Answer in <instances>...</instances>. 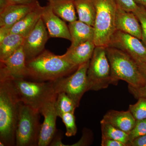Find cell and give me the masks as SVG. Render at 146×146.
<instances>
[{
    "mask_svg": "<svg viewBox=\"0 0 146 146\" xmlns=\"http://www.w3.org/2000/svg\"><path fill=\"white\" fill-rule=\"evenodd\" d=\"M26 63L27 78L37 82L55 81L71 74L78 68L63 54L58 55L46 50Z\"/></svg>",
    "mask_w": 146,
    "mask_h": 146,
    "instance_id": "obj_1",
    "label": "cell"
},
{
    "mask_svg": "<svg viewBox=\"0 0 146 146\" xmlns=\"http://www.w3.org/2000/svg\"><path fill=\"white\" fill-rule=\"evenodd\" d=\"M20 101L12 80H0V146H16Z\"/></svg>",
    "mask_w": 146,
    "mask_h": 146,
    "instance_id": "obj_2",
    "label": "cell"
},
{
    "mask_svg": "<svg viewBox=\"0 0 146 146\" xmlns=\"http://www.w3.org/2000/svg\"><path fill=\"white\" fill-rule=\"evenodd\" d=\"M106 50L111 68V84L117 85L122 80L129 86L138 88L145 84V78L130 56L113 47H106Z\"/></svg>",
    "mask_w": 146,
    "mask_h": 146,
    "instance_id": "obj_3",
    "label": "cell"
},
{
    "mask_svg": "<svg viewBox=\"0 0 146 146\" xmlns=\"http://www.w3.org/2000/svg\"><path fill=\"white\" fill-rule=\"evenodd\" d=\"M12 82L20 102L39 111L43 105L57 95L55 80L37 82L23 78Z\"/></svg>",
    "mask_w": 146,
    "mask_h": 146,
    "instance_id": "obj_4",
    "label": "cell"
},
{
    "mask_svg": "<svg viewBox=\"0 0 146 146\" xmlns=\"http://www.w3.org/2000/svg\"><path fill=\"white\" fill-rule=\"evenodd\" d=\"M96 14L94 42L96 46L108 47L116 31L115 17L117 8L116 0H94Z\"/></svg>",
    "mask_w": 146,
    "mask_h": 146,
    "instance_id": "obj_5",
    "label": "cell"
},
{
    "mask_svg": "<svg viewBox=\"0 0 146 146\" xmlns=\"http://www.w3.org/2000/svg\"><path fill=\"white\" fill-rule=\"evenodd\" d=\"M38 110L20 102L16 129V146H38L41 124Z\"/></svg>",
    "mask_w": 146,
    "mask_h": 146,
    "instance_id": "obj_6",
    "label": "cell"
},
{
    "mask_svg": "<svg viewBox=\"0 0 146 146\" xmlns=\"http://www.w3.org/2000/svg\"><path fill=\"white\" fill-rule=\"evenodd\" d=\"M111 73L105 47L96 46L87 70L89 91L106 89L111 84Z\"/></svg>",
    "mask_w": 146,
    "mask_h": 146,
    "instance_id": "obj_7",
    "label": "cell"
},
{
    "mask_svg": "<svg viewBox=\"0 0 146 146\" xmlns=\"http://www.w3.org/2000/svg\"><path fill=\"white\" fill-rule=\"evenodd\" d=\"M89 62L79 65L73 74L55 80L57 94L64 92L67 94L77 108L79 106L84 94L89 91L87 72Z\"/></svg>",
    "mask_w": 146,
    "mask_h": 146,
    "instance_id": "obj_8",
    "label": "cell"
},
{
    "mask_svg": "<svg viewBox=\"0 0 146 146\" xmlns=\"http://www.w3.org/2000/svg\"><path fill=\"white\" fill-rule=\"evenodd\" d=\"M141 41L135 36L116 30L108 47L116 48L125 53L139 68L146 64V47Z\"/></svg>",
    "mask_w": 146,
    "mask_h": 146,
    "instance_id": "obj_9",
    "label": "cell"
},
{
    "mask_svg": "<svg viewBox=\"0 0 146 146\" xmlns=\"http://www.w3.org/2000/svg\"><path fill=\"white\" fill-rule=\"evenodd\" d=\"M26 57L23 46L5 60L0 61V80L27 78Z\"/></svg>",
    "mask_w": 146,
    "mask_h": 146,
    "instance_id": "obj_10",
    "label": "cell"
},
{
    "mask_svg": "<svg viewBox=\"0 0 146 146\" xmlns=\"http://www.w3.org/2000/svg\"><path fill=\"white\" fill-rule=\"evenodd\" d=\"M56 97L46 102L39 110L44 121L41 124L38 146H50L57 133L56 121L58 116L55 106Z\"/></svg>",
    "mask_w": 146,
    "mask_h": 146,
    "instance_id": "obj_11",
    "label": "cell"
},
{
    "mask_svg": "<svg viewBox=\"0 0 146 146\" xmlns=\"http://www.w3.org/2000/svg\"><path fill=\"white\" fill-rule=\"evenodd\" d=\"M42 18L29 34L24 38L23 47L26 60H30L43 52L50 36Z\"/></svg>",
    "mask_w": 146,
    "mask_h": 146,
    "instance_id": "obj_12",
    "label": "cell"
},
{
    "mask_svg": "<svg viewBox=\"0 0 146 146\" xmlns=\"http://www.w3.org/2000/svg\"><path fill=\"white\" fill-rule=\"evenodd\" d=\"M42 18L48 29L50 36L71 41L68 25L63 21L64 20L54 12L48 3L43 7Z\"/></svg>",
    "mask_w": 146,
    "mask_h": 146,
    "instance_id": "obj_13",
    "label": "cell"
},
{
    "mask_svg": "<svg viewBox=\"0 0 146 146\" xmlns=\"http://www.w3.org/2000/svg\"><path fill=\"white\" fill-rule=\"evenodd\" d=\"M115 26L116 30L123 32L142 40L141 24L133 12L124 10L118 5Z\"/></svg>",
    "mask_w": 146,
    "mask_h": 146,
    "instance_id": "obj_14",
    "label": "cell"
},
{
    "mask_svg": "<svg viewBox=\"0 0 146 146\" xmlns=\"http://www.w3.org/2000/svg\"><path fill=\"white\" fill-rule=\"evenodd\" d=\"M39 2L27 4H9L0 12V27L10 29L33 10Z\"/></svg>",
    "mask_w": 146,
    "mask_h": 146,
    "instance_id": "obj_15",
    "label": "cell"
},
{
    "mask_svg": "<svg viewBox=\"0 0 146 146\" xmlns=\"http://www.w3.org/2000/svg\"><path fill=\"white\" fill-rule=\"evenodd\" d=\"M101 121L110 124L127 133L133 129L136 123V120L129 110L126 111L109 110Z\"/></svg>",
    "mask_w": 146,
    "mask_h": 146,
    "instance_id": "obj_16",
    "label": "cell"
},
{
    "mask_svg": "<svg viewBox=\"0 0 146 146\" xmlns=\"http://www.w3.org/2000/svg\"><path fill=\"white\" fill-rule=\"evenodd\" d=\"M43 7L38 3L33 10L9 29V34H18L24 37L28 35L42 18Z\"/></svg>",
    "mask_w": 146,
    "mask_h": 146,
    "instance_id": "obj_17",
    "label": "cell"
},
{
    "mask_svg": "<svg viewBox=\"0 0 146 146\" xmlns=\"http://www.w3.org/2000/svg\"><path fill=\"white\" fill-rule=\"evenodd\" d=\"M96 47L94 41H87L76 46H70L63 55L69 62L78 67L90 61Z\"/></svg>",
    "mask_w": 146,
    "mask_h": 146,
    "instance_id": "obj_18",
    "label": "cell"
},
{
    "mask_svg": "<svg viewBox=\"0 0 146 146\" xmlns=\"http://www.w3.org/2000/svg\"><path fill=\"white\" fill-rule=\"evenodd\" d=\"M68 27L72 39L71 47L76 46L87 41H94V27L77 20L69 23Z\"/></svg>",
    "mask_w": 146,
    "mask_h": 146,
    "instance_id": "obj_19",
    "label": "cell"
},
{
    "mask_svg": "<svg viewBox=\"0 0 146 146\" xmlns=\"http://www.w3.org/2000/svg\"><path fill=\"white\" fill-rule=\"evenodd\" d=\"M53 11L64 21L69 23L77 20L72 0H47Z\"/></svg>",
    "mask_w": 146,
    "mask_h": 146,
    "instance_id": "obj_20",
    "label": "cell"
},
{
    "mask_svg": "<svg viewBox=\"0 0 146 146\" xmlns=\"http://www.w3.org/2000/svg\"><path fill=\"white\" fill-rule=\"evenodd\" d=\"M79 21L94 27L96 9L94 0H72Z\"/></svg>",
    "mask_w": 146,
    "mask_h": 146,
    "instance_id": "obj_21",
    "label": "cell"
},
{
    "mask_svg": "<svg viewBox=\"0 0 146 146\" xmlns=\"http://www.w3.org/2000/svg\"><path fill=\"white\" fill-rule=\"evenodd\" d=\"M24 38L19 35L10 33L0 42V61L8 58L22 46Z\"/></svg>",
    "mask_w": 146,
    "mask_h": 146,
    "instance_id": "obj_22",
    "label": "cell"
},
{
    "mask_svg": "<svg viewBox=\"0 0 146 146\" xmlns=\"http://www.w3.org/2000/svg\"><path fill=\"white\" fill-rule=\"evenodd\" d=\"M102 136L121 142L127 146L129 142L128 134L108 123L100 121Z\"/></svg>",
    "mask_w": 146,
    "mask_h": 146,
    "instance_id": "obj_23",
    "label": "cell"
},
{
    "mask_svg": "<svg viewBox=\"0 0 146 146\" xmlns=\"http://www.w3.org/2000/svg\"><path fill=\"white\" fill-rule=\"evenodd\" d=\"M55 106L59 117L65 113H74L75 110L77 108L72 100L64 92L58 93Z\"/></svg>",
    "mask_w": 146,
    "mask_h": 146,
    "instance_id": "obj_24",
    "label": "cell"
},
{
    "mask_svg": "<svg viewBox=\"0 0 146 146\" xmlns=\"http://www.w3.org/2000/svg\"><path fill=\"white\" fill-rule=\"evenodd\" d=\"M135 104L129 105L128 110L136 121L146 119V98H140Z\"/></svg>",
    "mask_w": 146,
    "mask_h": 146,
    "instance_id": "obj_25",
    "label": "cell"
},
{
    "mask_svg": "<svg viewBox=\"0 0 146 146\" xmlns=\"http://www.w3.org/2000/svg\"><path fill=\"white\" fill-rule=\"evenodd\" d=\"M66 127L65 135L68 137L75 136L77 132V127L75 122L74 113H66L60 116Z\"/></svg>",
    "mask_w": 146,
    "mask_h": 146,
    "instance_id": "obj_26",
    "label": "cell"
},
{
    "mask_svg": "<svg viewBox=\"0 0 146 146\" xmlns=\"http://www.w3.org/2000/svg\"><path fill=\"white\" fill-rule=\"evenodd\" d=\"M141 24L142 29L141 41L146 47V9L143 6L138 5V7L133 12Z\"/></svg>",
    "mask_w": 146,
    "mask_h": 146,
    "instance_id": "obj_27",
    "label": "cell"
},
{
    "mask_svg": "<svg viewBox=\"0 0 146 146\" xmlns=\"http://www.w3.org/2000/svg\"><path fill=\"white\" fill-rule=\"evenodd\" d=\"M128 134L129 138V143L139 136L146 135V119L136 121L135 126Z\"/></svg>",
    "mask_w": 146,
    "mask_h": 146,
    "instance_id": "obj_28",
    "label": "cell"
},
{
    "mask_svg": "<svg viewBox=\"0 0 146 146\" xmlns=\"http://www.w3.org/2000/svg\"><path fill=\"white\" fill-rule=\"evenodd\" d=\"M117 5L127 11L134 12L138 7V5L134 0H116Z\"/></svg>",
    "mask_w": 146,
    "mask_h": 146,
    "instance_id": "obj_29",
    "label": "cell"
},
{
    "mask_svg": "<svg viewBox=\"0 0 146 146\" xmlns=\"http://www.w3.org/2000/svg\"><path fill=\"white\" fill-rule=\"evenodd\" d=\"M128 90L129 93L137 99L140 98H146V82L143 86L138 88L128 85Z\"/></svg>",
    "mask_w": 146,
    "mask_h": 146,
    "instance_id": "obj_30",
    "label": "cell"
},
{
    "mask_svg": "<svg viewBox=\"0 0 146 146\" xmlns=\"http://www.w3.org/2000/svg\"><path fill=\"white\" fill-rule=\"evenodd\" d=\"M102 146H126L125 144L113 139H109L102 137Z\"/></svg>",
    "mask_w": 146,
    "mask_h": 146,
    "instance_id": "obj_31",
    "label": "cell"
},
{
    "mask_svg": "<svg viewBox=\"0 0 146 146\" xmlns=\"http://www.w3.org/2000/svg\"><path fill=\"white\" fill-rule=\"evenodd\" d=\"M127 146H146V134L135 138L128 143Z\"/></svg>",
    "mask_w": 146,
    "mask_h": 146,
    "instance_id": "obj_32",
    "label": "cell"
},
{
    "mask_svg": "<svg viewBox=\"0 0 146 146\" xmlns=\"http://www.w3.org/2000/svg\"><path fill=\"white\" fill-rule=\"evenodd\" d=\"M10 4H27L36 2L38 0H8Z\"/></svg>",
    "mask_w": 146,
    "mask_h": 146,
    "instance_id": "obj_33",
    "label": "cell"
},
{
    "mask_svg": "<svg viewBox=\"0 0 146 146\" xmlns=\"http://www.w3.org/2000/svg\"><path fill=\"white\" fill-rule=\"evenodd\" d=\"M9 34V29L5 27H0V42Z\"/></svg>",
    "mask_w": 146,
    "mask_h": 146,
    "instance_id": "obj_34",
    "label": "cell"
},
{
    "mask_svg": "<svg viewBox=\"0 0 146 146\" xmlns=\"http://www.w3.org/2000/svg\"><path fill=\"white\" fill-rule=\"evenodd\" d=\"M9 4L8 0H0V12L3 10Z\"/></svg>",
    "mask_w": 146,
    "mask_h": 146,
    "instance_id": "obj_35",
    "label": "cell"
},
{
    "mask_svg": "<svg viewBox=\"0 0 146 146\" xmlns=\"http://www.w3.org/2000/svg\"><path fill=\"white\" fill-rule=\"evenodd\" d=\"M139 69L146 79V64L141 68H139Z\"/></svg>",
    "mask_w": 146,
    "mask_h": 146,
    "instance_id": "obj_36",
    "label": "cell"
},
{
    "mask_svg": "<svg viewBox=\"0 0 146 146\" xmlns=\"http://www.w3.org/2000/svg\"><path fill=\"white\" fill-rule=\"evenodd\" d=\"M138 5H143L145 7L146 6V0H134Z\"/></svg>",
    "mask_w": 146,
    "mask_h": 146,
    "instance_id": "obj_37",
    "label": "cell"
},
{
    "mask_svg": "<svg viewBox=\"0 0 146 146\" xmlns=\"http://www.w3.org/2000/svg\"><path fill=\"white\" fill-rule=\"evenodd\" d=\"M145 7V8H146V7Z\"/></svg>",
    "mask_w": 146,
    "mask_h": 146,
    "instance_id": "obj_38",
    "label": "cell"
}]
</instances>
